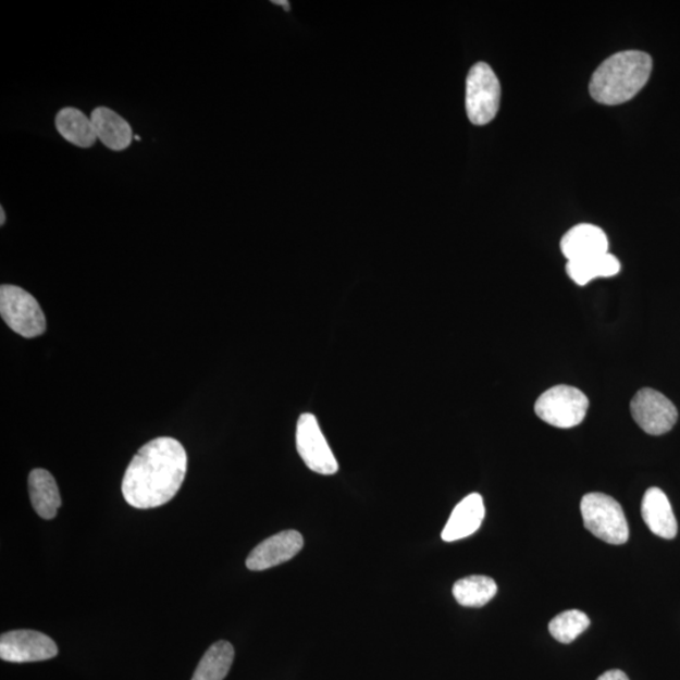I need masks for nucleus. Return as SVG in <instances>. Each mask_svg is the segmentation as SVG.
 Wrapping results in <instances>:
<instances>
[{
    "label": "nucleus",
    "instance_id": "nucleus-1",
    "mask_svg": "<svg viewBox=\"0 0 680 680\" xmlns=\"http://www.w3.org/2000/svg\"><path fill=\"white\" fill-rule=\"evenodd\" d=\"M187 468L188 456L178 440H151L136 453L125 471L124 499L136 509L164 506L180 492Z\"/></svg>",
    "mask_w": 680,
    "mask_h": 680
},
{
    "label": "nucleus",
    "instance_id": "nucleus-2",
    "mask_svg": "<svg viewBox=\"0 0 680 680\" xmlns=\"http://www.w3.org/2000/svg\"><path fill=\"white\" fill-rule=\"evenodd\" d=\"M652 70L653 61L647 53L626 51L613 54L592 75L590 94L604 106H620L643 89Z\"/></svg>",
    "mask_w": 680,
    "mask_h": 680
},
{
    "label": "nucleus",
    "instance_id": "nucleus-3",
    "mask_svg": "<svg viewBox=\"0 0 680 680\" xmlns=\"http://www.w3.org/2000/svg\"><path fill=\"white\" fill-rule=\"evenodd\" d=\"M581 515L586 530L609 544L627 543L629 526L618 502L603 493H589L581 500Z\"/></svg>",
    "mask_w": 680,
    "mask_h": 680
},
{
    "label": "nucleus",
    "instance_id": "nucleus-4",
    "mask_svg": "<svg viewBox=\"0 0 680 680\" xmlns=\"http://www.w3.org/2000/svg\"><path fill=\"white\" fill-rule=\"evenodd\" d=\"M0 314L11 330L24 338L46 332V317L34 295L15 285L0 287Z\"/></svg>",
    "mask_w": 680,
    "mask_h": 680
},
{
    "label": "nucleus",
    "instance_id": "nucleus-5",
    "mask_svg": "<svg viewBox=\"0 0 680 680\" xmlns=\"http://www.w3.org/2000/svg\"><path fill=\"white\" fill-rule=\"evenodd\" d=\"M589 405V398L582 391L561 385L544 392L535 403L534 410L548 425L571 429L585 420Z\"/></svg>",
    "mask_w": 680,
    "mask_h": 680
},
{
    "label": "nucleus",
    "instance_id": "nucleus-6",
    "mask_svg": "<svg viewBox=\"0 0 680 680\" xmlns=\"http://www.w3.org/2000/svg\"><path fill=\"white\" fill-rule=\"evenodd\" d=\"M500 84L497 75L484 62L471 67L467 78V113L471 123L483 126L497 116L500 106Z\"/></svg>",
    "mask_w": 680,
    "mask_h": 680
},
{
    "label": "nucleus",
    "instance_id": "nucleus-7",
    "mask_svg": "<svg viewBox=\"0 0 680 680\" xmlns=\"http://www.w3.org/2000/svg\"><path fill=\"white\" fill-rule=\"evenodd\" d=\"M296 449L314 473L333 475L339 466L313 413H302L296 425Z\"/></svg>",
    "mask_w": 680,
    "mask_h": 680
},
{
    "label": "nucleus",
    "instance_id": "nucleus-8",
    "mask_svg": "<svg viewBox=\"0 0 680 680\" xmlns=\"http://www.w3.org/2000/svg\"><path fill=\"white\" fill-rule=\"evenodd\" d=\"M630 411L640 429L654 436L667 434L678 420L673 403L653 388L640 390L631 399Z\"/></svg>",
    "mask_w": 680,
    "mask_h": 680
},
{
    "label": "nucleus",
    "instance_id": "nucleus-9",
    "mask_svg": "<svg viewBox=\"0 0 680 680\" xmlns=\"http://www.w3.org/2000/svg\"><path fill=\"white\" fill-rule=\"evenodd\" d=\"M59 647L50 636L35 630L8 631L0 638V658L11 663L44 662L58 657Z\"/></svg>",
    "mask_w": 680,
    "mask_h": 680
},
{
    "label": "nucleus",
    "instance_id": "nucleus-10",
    "mask_svg": "<svg viewBox=\"0 0 680 680\" xmlns=\"http://www.w3.org/2000/svg\"><path fill=\"white\" fill-rule=\"evenodd\" d=\"M302 547L304 539L298 531L280 532L255 547L246 559V566L251 571H265L290 561Z\"/></svg>",
    "mask_w": 680,
    "mask_h": 680
},
{
    "label": "nucleus",
    "instance_id": "nucleus-11",
    "mask_svg": "<svg viewBox=\"0 0 680 680\" xmlns=\"http://www.w3.org/2000/svg\"><path fill=\"white\" fill-rule=\"evenodd\" d=\"M561 251L568 261L595 258L609 252V239L602 228L582 223L562 237Z\"/></svg>",
    "mask_w": 680,
    "mask_h": 680
},
{
    "label": "nucleus",
    "instance_id": "nucleus-12",
    "mask_svg": "<svg viewBox=\"0 0 680 680\" xmlns=\"http://www.w3.org/2000/svg\"><path fill=\"white\" fill-rule=\"evenodd\" d=\"M485 507L482 495L473 493L455 507L447 521L442 537L445 542H455L474 534L484 521Z\"/></svg>",
    "mask_w": 680,
    "mask_h": 680
},
{
    "label": "nucleus",
    "instance_id": "nucleus-13",
    "mask_svg": "<svg viewBox=\"0 0 680 680\" xmlns=\"http://www.w3.org/2000/svg\"><path fill=\"white\" fill-rule=\"evenodd\" d=\"M642 517L647 528L658 537L664 540L676 539L678 524L675 511L667 494L659 487H651L644 494Z\"/></svg>",
    "mask_w": 680,
    "mask_h": 680
},
{
    "label": "nucleus",
    "instance_id": "nucleus-14",
    "mask_svg": "<svg viewBox=\"0 0 680 680\" xmlns=\"http://www.w3.org/2000/svg\"><path fill=\"white\" fill-rule=\"evenodd\" d=\"M90 116L103 146L115 151L131 147L134 134L131 124L123 116L107 107L96 108Z\"/></svg>",
    "mask_w": 680,
    "mask_h": 680
},
{
    "label": "nucleus",
    "instance_id": "nucleus-15",
    "mask_svg": "<svg viewBox=\"0 0 680 680\" xmlns=\"http://www.w3.org/2000/svg\"><path fill=\"white\" fill-rule=\"evenodd\" d=\"M28 490L32 506L36 514L50 521L61 507V495L54 478L45 469H35L28 477Z\"/></svg>",
    "mask_w": 680,
    "mask_h": 680
},
{
    "label": "nucleus",
    "instance_id": "nucleus-16",
    "mask_svg": "<svg viewBox=\"0 0 680 680\" xmlns=\"http://www.w3.org/2000/svg\"><path fill=\"white\" fill-rule=\"evenodd\" d=\"M55 129L72 146L91 148L98 139L91 116H86L76 108H63L54 119Z\"/></svg>",
    "mask_w": 680,
    "mask_h": 680
},
{
    "label": "nucleus",
    "instance_id": "nucleus-17",
    "mask_svg": "<svg viewBox=\"0 0 680 680\" xmlns=\"http://www.w3.org/2000/svg\"><path fill=\"white\" fill-rule=\"evenodd\" d=\"M620 270V261L609 252L585 260L568 261L566 265L568 276L580 286L588 285L596 277L618 275Z\"/></svg>",
    "mask_w": 680,
    "mask_h": 680
},
{
    "label": "nucleus",
    "instance_id": "nucleus-18",
    "mask_svg": "<svg viewBox=\"0 0 680 680\" xmlns=\"http://www.w3.org/2000/svg\"><path fill=\"white\" fill-rule=\"evenodd\" d=\"M497 583L487 576L474 574L455 582L453 595L461 606L483 607L497 595Z\"/></svg>",
    "mask_w": 680,
    "mask_h": 680
},
{
    "label": "nucleus",
    "instance_id": "nucleus-19",
    "mask_svg": "<svg viewBox=\"0 0 680 680\" xmlns=\"http://www.w3.org/2000/svg\"><path fill=\"white\" fill-rule=\"evenodd\" d=\"M235 659V650L228 642L214 643L206 652L191 680H223Z\"/></svg>",
    "mask_w": 680,
    "mask_h": 680
},
{
    "label": "nucleus",
    "instance_id": "nucleus-20",
    "mask_svg": "<svg viewBox=\"0 0 680 680\" xmlns=\"http://www.w3.org/2000/svg\"><path fill=\"white\" fill-rule=\"evenodd\" d=\"M590 627V619L585 613L579 610H568L558 614L549 622V633L557 642L570 644Z\"/></svg>",
    "mask_w": 680,
    "mask_h": 680
},
{
    "label": "nucleus",
    "instance_id": "nucleus-21",
    "mask_svg": "<svg viewBox=\"0 0 680 680\" xmlns=\"http://www.w3.org/2000/svg\"><path fill=\"white\" fill-rule=\"evenodd\" d=\"M597 680H630L623 671L615 669L606 671L603 676H599Z\"/></svg>",
    "mask_w": 680,
    "mask_h": 680
},
{
    "label": "nucleus",
    "instance_id": "nucleus-22",
    "mask_svg": "<svg viewBox=\"0 0 680 680\" xmlns=\"http://www.w3.org/2000/svg\"><path fill=\"white\" fill-rule=\"evenodd\" d=\"M272 3L284 7L285 11H290V3L286 2V0H276V2H272Z\"/></svg>",
    "mask_w": 680,
    "mask_h": 680
},
{
    "label": "nucleus",
    "instance_id": "nucleus-23",
    "mask_svg": "<svg viewBox=\"0 0 680 680\" xmlns=\"http://www.w3.org/2000/svg\"><path fill=\"white\" fill-rule=\"evenodd\" d=\"M5 223V213H4V207H0V225H4Z\"/></svg>",
    "mask_w": 680,
    "mask_h": 680
},
{
    "label": "nucleus",
    "instance_id": "nucleus-24",
    "mask_svg": "<svg viewBox=\"0 0 680 680\" xmlns=\"http://www.w3.org/2000/svg\"><path fill=\"white\" fill-rule=\"evenodd\" d=\"M134 140H136V141H140V140H141V138H140V136H139V135H134Z\"/></svg>",
    "mask_w": 680,
    "mask_h": 680
}]
</instances>
